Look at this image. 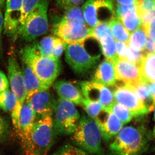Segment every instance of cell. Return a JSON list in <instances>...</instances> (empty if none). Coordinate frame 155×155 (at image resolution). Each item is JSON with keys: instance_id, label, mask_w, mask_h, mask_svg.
Segmentation results:
<instances>
[{"instance_id": "6da1fadb", "label": "cell", "mask_w": 155, "mask_h": 155, "mask_svg": "<svg viewBox=\"0 0 155 155\" xmlns=\"http://www.w3.org/2000/svg\"><path fill=\"white\" fill-rule=\"evenodd\" d=\"M21 61L33 70L41 81L49 88L61 71L59 59L42 55L37 47L36 41L29 43L20 51Z\"/></svg>"}, {"instance_id": "7a4b0ae2", "label": "cell", "mask_w": 155, "mask_h": 155, "mask_svg": "<svg viewBox=\"0 0 155 155\" xmlns=\"http://www.w3.org/2000/svg\"><path fill=\"white\" fill-rule=\"evenodd\" d=\"M55 136L52 117L47 115L36 119L21 143L27 155H48Z\"/></svg>"}, {"instance_id": "3957f363", "label": "cell", "mask_w": 155, "mask_h": 155, "mask_svg": "<svg viewBox=\"0 0 155 155\" xmlns=\"http://www.w3.org/2000/svg\"><path fill=\"white\" fill-rule=\"evenodd\" d=\"M150 137L142 129L122 128L110 145L108 155H142L148 149Z\"/></svg>"}, {"instance_id": "277c9868", "label": "cell", "mask_w": 155, "mask_h": 155, "mask_svg": "<svg viewBox=\"0 0 155 155\" xmlns=\"http://www.w3.org/2000/svg\"><path fill=\"white\" fill-rule=\"evenodd\" d=\"M74 145L90 155H106L102 146L100 128L94 119L85 115L81 116L72 134Z\"/></svg>"}, {"instance_id": "5b68a950", "label": "cell", "mask_w": 155, "mask_h": 155, "mask_svg": "<svg viewBox=\"0 0 155 155\" xmlns=\"http://www.w3.org/2000/svg\"><path fill=\"white\" fill-rule=\"evenodd\" d=\"M49 4V0H40L28 14L19 29V38L29 43L47 32Z\"/></svg>"}, {"instance_id": "8992f818", "label": "cell", "mask_w": 155, "mask_h": 155, "mask_svg": "<svg viewBox=\"0 0 155 155\" xmlns=\"http://www.w3.org/2000/svg\"><path fill=\"white\" fill-rule=\"evenodd\" d=\"M54 114L53 125L55 135L72 134L80 119V114L74 104L60 98L57 100Z\"/></svg>"}, {"instance_id": "52a82bcc", "label": "cell", "mask_w": 155, "mask_h": 155, "mask_svg": "<svg viewBox=\"0 0 155 155\" xmlns=\"http://www.w3.org/2000/svg\"><path fill=\"white\" fill-rule=\"evenodd\" d=\"M84 42L66 44L65 60L78 74H84L94 69L99 61L100 55H92L87 51Z\"/></svg>"}, {"instance_id": "ba28073f", "label": "cell", "mask_w": 155, "mask_h": 155, "mask_svg": "<svg viewBox=\"0 0 155 155\" xmlns=\"http://www.w3.org/2000/svg\"><path fill=\"white\" fill-rule=\"evenodd\" d=\"M81 9L86 24L92 28L103 22H109L114 15L112 0H88Z\"/></svg>"}, {"instance_id": "9c48e42d", "label": "cell", "mask_w": 155, "mask_h": 155, "mask_svg": "<svg viewBox=\"0 0 155 155\" xmlns=\"http://www.w3.org/2000/svg\"><path fill=\"white\" fill-rule=\"evenodd\" d=\"M55 35L65 44L84 42L92 38L93 28L85 24L60 20L54 28Z\"/></svg>"}, {"instance_id": "30bf717a", "label": "cell", "mask_w": 155, "mask_h": 155, "mask_svg": "<svg viewBox=\"0 0 155 155\" xmlns=\"http://www.w3.org/2000/svg\"><path fill=\"white\" fill-rule=\"evenodd\" d=\"M113 93L116 102L128 109L134 117L141 116L150 112L131 84L125 83L116 86Z\"/></svg>"}, {"instance_id": "8fae6325", "label": "cell", "mask_w": 155, "mask_h": 155, "mask_svg": "<svg viewBox=\"0 0 155 155\" xmlns=\"http://www.w3.org/2000/svg\"><path fill=\"white\" fill-rule=\"evenodd\" d=\"M8 77L11 91L17 98V103L13 110L20 112L26 100V94L22 78L21 67L17 59L11 55L8 61Z\"/></svg>"}, {"instance_id": "7c38bea8", "label": "cell", "mask_w": 155, "mask_h": 155, "mask_svg": "<svg viewBox=\"0 0 155 155\" xmlns=\"http://www.w3.org/2000/svg\"><path fill=\"white\" fill-rule=\"evenodd\" d=\"M23 0H5L4 33L11 40L19 38Z\"/></svg>"}, {"instance_id": "4fadbf2b", "label": "cell", "mask_w": 155, "mask_h": 155, "mask_svg": "<svg viewBox=\"0 0 155 155\" xmlns=\"http://www.w3.org/2000/svg\"><path fill=\"white\" fill-rule=\"evenodd\" d=\"M84 97L97 102L104 107L109 108L114 101V95L107 87L95 81H81L79 83Z\"/></svg>"}, {"instance_id": "5bb4252c", "label": "cell", "mask_w": 155, "mask_h": 155, "mask_svg": "<svg viewBox=\"0 0 155 155\" xmlns=\"http://www.w3.org/2000/svg\"><path fill=\"white\" fill-rule=\"evenodd\" d=\"M94 120L99 127L102 138L106 143L119 133L123 125L109 108H104Z\"/></svg>"}, {"instance_id": "9a60e30c", "label": "cell", "mask_w": 155, "mask_h": 155, "mask_svg": "<svg viewBox=\"0 0 155 155\" xmlns=\"http://www.w3.org/2000/svg\"><path fill=\"white\" fill-rule=\"evenodd\" d=\"M26 101L36 114L37 118L47 115L52 116L57 102L49 89L38 92Z\"/></svg>"}, {"instance_id": "2e32d148", "label": "cell", "mask_w": 155, "mask_h": 155, "mask_svg": "<svg viewBox=\"0 0 155 155\" xmlns=\"http://www.w3.org/2000/svg\"><path fill=\"white\" fill-rule=\"evenodd\" d=\"M114 65L117 80L133 86L143 81L137 65L119 58Z\"/></svg>"}, {"instance_id": "e0dca14e", "label": "cell", "mask_w": 155, "mask_h": 155, "mask_svg": "<svg viewBox=\"0 0 155 155\" xmlns=\"http://www.w3.org/2000/svg\"><path fill=\"white\" fill-rule=\"evenodd\" d=\"M36 118V114L25 101L20 110L18 125L15 128L21 142L28 135Z\"/></svg>"}, {"instance_id": "ac0fdd59", "label": "cell", "mask_w": 155, "mask_h": 155, "mask_svg": "<svg viewBox=\"0 0 155 155\" xmlns=\"http://www.w3.org/2000/svg\"><path fill=\"white\" fill-rule=\"evenodd\" d=\"M54 87L60 98L75 104L82 105L83 95L79 89L71 82L65 80L58 81L54 84Z\"/></svg>"}, {"instance_id": "d6986e66", "label": "cell", "mask_w": 155, "mask_h": 155, "mask_svg": "<svg viewBox=\"0 0 155 155\" xmlns=\"http://www.w3.org/2000/svg\"><path fill=\"white\" fill-rule=\"evenodd\" d=\"M21 68L26 100L38 92L49 89L42 83L31 68L22 61Z\"/></svg>"}, {"instance_id": "ffe728a7", "label": "cell", "mask_w": 155, "mask_h": 155, "mask_svg": "<svg viewBox=\"0 0 155 155\" xmlns=\"http://www.w3.org/2000/svg\"><path fill=\"white\" fill-rule=\"evenodd\" d=\"M114 64L105 59L97 67L93 81L107 87H113L116 83Z\"/></svg>"}, {"instance_id": "44dd1931", "label": "cell", "mask_w": 155, "mask_h": 155, "mask_svg": "<svg viewBox=\"0 0 155 155\" xmlns=\"http://www.w3.org/2000/svg\"><path fill=\"white\" fill-rule=\"evenodd\" d=\"M139 68L143 81L155 82V53L145 54Z\"/></svg>"}, {"instance_id": "7402d4cb", "label": "cell", "mask_w": 155, "mask_h": 155, "mask_svg": "<svg viewBox=\"0 0 155 155\" xmlns=\"http://www.w3.org/2000/svg\"><path fill=\"white\" fill-rule=\"evenodd\" d=\"M97 41L99 44L102 52L106 59L114 64L119 58L116 54V40L111 32L106 34Z\"/></svg>"}, {"instance_id": "603a6c76", "label": "cell", "mask_w": 155, "mask_h": 155, "mask_svg": "<svg viewBox=\"0 0 155 155\" xmlns=\"http://www.w3.org/2000/svg\"><path fill=\"white\" fill-rule=\"evenodd\" d=\"M109 25L112 36L115 40L128 44L130 33L118 18L114 15L109 21Z\"/></svg>"}, {"instance_id": "cb8c5ba5", "label": "cell", "mask_w": 155, "mask_h": 155, "mask_svg": "<svg viewBox=\"0 0 155 155\" xmlns=\"http://www.w3.org/2000/svg\"><path fill=\"white\" fill-rule=\"evenodd\" d=\"M133 87L135 88L139 97L143 102L149 110H153L155 105L153 101L150 90L147 83L143 81Z\"/></svg>"}, {"instance_id": "d4e9b609", "label": "cell", "mask_w": 155, "mask_h": 155, "mask_svg": "<svg viewBox=\"0 0 155 155\" xmlns=\"http://www.w3.org/2000/svg\"><path fill=\"white\" fill-rule=\"evenodd\" d=\"M130 33L142 27L141 19L137 11L127 12L119 19Z\"/></svg>"}, {"instance_id": "484cf974", "label": "cell", "mask_w": 155, "mask_h": 155, "mask_svg": "<svg viewBox=\"0 0 155 155\" xmlns=\"http://www.w3.org/2000/svg\"><path fill=\"white\" fill-rule=\"evenodd\" d=\"M147 40V36L146 33L141 27L131 33L128 45L133 49L143 51Z\"/></svg>"}, {"instance_id": "4316f807", "label": "cell", "mask_w": 155, "mask_h": 155, "mask_svg": "<svg viewBox=\"0 0 155 155\" xmlns=\"http://www.w3.org/2000/svg\"><path fill=\"white\" fill-rule=\"evenodd\" d=\"M61 20L65 22H77L86 24L81 8L78 6H72L66 9Z\"/></svg>"}, {"instance_id": "83f0119b", "label": "cell", "mask_w": 155, "mask_h": 155, "mask_svg": "<svg viewBox=\"0 0 155 155\" xmlns=\"http://www.w3.org/2000/svg\"><path fill=\"white\" fill-rule=\"evenodd\" d=\"M17 98L9 89L0 92V109L6 112H12L17 103Z\"/></svg>"}, {"instance_id": "f1b7e54d", "label": "cell", "mask_w": 155, "mask_h": 155, "mask_svg": "<svg viewBox=\"0 0 155 155\" xmlns=\"http://www.w3.org/2000/svg\"><path fill=\"white\" fill-rule=\"evenodd\" d=\"M109 108L123 124L130 122L134 117L133 114L128 109L115 101Z\"/></svg>"}, {"instance_id": "f546056e", "label": "cell", "mask_w": 155, "mask_h": 155, "mask_svg": "<svg viewBox=\"0 0 155 155\" xmlns=\"http://www.w3.org/2000/svg\"><path fill=\"white\" fill-rule=\"evenodd\" d=\"M55 36H47L43 38L39 42H36L37 47L42 55L53 57L54 42Z\"/></svg>"}, {"instance_id": "4dcf8cb0", "label": "cell", "mask_w": 155, "mask_h": 155, "mask_svg": "<svg viewBox=\"0 0 155 155\" xmlns=\"http://www.w3.org/2000/svg\"><path fill=\"white\" fill-rule=\"evenodd\" d=\"M81 105L83 106L88 116L94 120L104 108L100 103L93 101L84 97Z\"/></svg>"}, {"instance_id": "1f68e13d", "label": "cell", "mask_w": 155, "mask_h": 155, "mask_svg": "<svg viewBox=\"0 0 155 155\" xmlns=\"http://www.w3.org/2000/svg\"><path fill=\"white\" fill-rule=\"evenodd\" d=\"M52 155H90L75 145H65L59 148Z\"/></svg>"}, {"instance_id": "d6a6232c", "label": "cell", "mask_w": 155, "mask_h": 155, "mask_svg": "<svg viewBox=\"0 0 155 155\" xmlns=\"http://www.w3.org/2000/svg\"><path fill=\"white\" fill-rule=\"evenodd\" d=\"M136 5L137 12L140 17L145 13L155 9V0H138Z\"/></svg>"}, {"instance_id": "836d02e7", "label": "cell", "mask_w": 155, "mask_h": 155, "mask_svg": "<svg viewBox=\"0 0 155 155\" xmlns=\"http://www.w3.org/2000/svg\"><path fill=\"white\" fill-rule=\"evenodd\" d=\"M145 54V53L143 51H137L133 49L128 44L125 60L139 66Z\"/></svg>"}, {"instance_id": "e575fe53", "label": "cell", "mask_w": 155, "mask_h": 155, "mask_svg": "<svg viewBox=\"0 0 155 155\" xmlns=\"http://www.w3.org/2000/svg\"><path fill=\"white\" fill-rule=\"evenodd\" d=\"M39 1L40 0H23L19 29L24 24L28 14Z\"/></svg>"}, {"instance_id": "d590c367", "label": "cell", "mask_w": 155, "mask_h": 155, "mask_svg": "<svg viewBox=\"0 0 155 155\" xmlns=\"http://www.w3.org/2000/svg\"><path fill=\"white\" fill-rule=\"evenodd\" d=\"M136 5H123L117 4L114 9V16L119 19L125 14L131 11H136Z\"/></svg>"}, {"instance_id": "8d00e7d4", "label": "cell", "mask_w": 155, "mask_h": 155, "mask_svg": "<svg viewBox=\"0 0 155 155\" xmlns=\"http://www.w3.org/2000/svg\"><path fill=\"white\" fill-rule=\"evenodd\" d=\"M65 44H66L61 38L58 36H55L53 50V58L57 59H60L63 51L65 49Z\"/></svg>"}, {"instance_id": "74e56055", "label": "cell", "mask_w": 155, "mask_h": 155, "mask_svg": "<svg viewBox=\"0 0 155 155\" xmlns=\"http://www.w3.org/2000/svg\"><path fill=\"white\" fill-rule=\"evenodd\" d=\"M146 33L147 38L155 41V17L147 25L142 26Z\"/></svg>"}, {"instance_id": "f35d334b", "label": "cell", "mask_w": 155, "mask_h": 155, "mask_svg": "<svg viewBox=\"0 0 155 155\" xmlns=\"http://www.w3.org/2000/svg\"><path fill=\"white\" fill-rule=\"evenodd\" d=\"M116 51L119 59L125 60L127 54L128 44L122 41H116Z\"/></svg>"}, {"instance_id": "ab89813d", "label": "cell", "mask_w": 155, "mask_h": 155, "mask_svg": "<svg viewBox=\"0 0 155 155\" xmlns=\"http://www.w3.org/2000/svg\"><path fill=\"white\" fill-rule=\"evenodd\" d=\"M8 132L9 125L8 122L0 116V142L6 138Z\"/></svg>"}, {"instance_id": "60d3db41", "label": "cell", "mask_w": 155, "mask_h": 155, "mask_svg": "<svg viewBox=\"0 0 155 155\" xmlns=\"http://www.w3.org/2000/svg\"><path fill=\"white\" fill-rule=\"evenodd\" d=\"M85 0H63L59 5L65 9L72 6H78L81 5Z\"/></svg>"}, {"instance_id": "b9f144b4", "label": "cell", "mask_w": 155, "mask_h": 155, "mask_svg": "<svg viewBox=\"0 0 155 155\" xmlns=\"http://www.w3.org/2000/svg\"><path fill=\"white\" fill-rule=\"evenodd\" d=\"M4 31V15L0 10V56L2 55L3 45L2 35Z\"/></svg>"}, {"instance_id": "7bdbcfd3", "label": "cell", "mask_w": 155, "mask_h": 155, "mask_svg": "<svg viewBox=\"0 0 155 155\" xmlns=\"http://www.w3.org/2000/svg\"><path fill=\"white\" fill-rule=\"evenodd\" d=\"M8 79L2 71L0 70V92L4 91L8 89Z\"/></svg>"}, {"instance_id": "ee69618b", "label": "cell", "mask_w": 155, "mask_h": 155, "mask_svg": "<svg viewBox=\"0 0 155 155\" xmlns=\"http://www.w3.org/2000/svg\"><path fill=\"white\" fill-rule=\"evenodd\" d=\"M143 51L145 54H153L155 53V41L148 38Z\"/></svg>"}, {"instance_id": "f6af8a7d", "label": "cell", "mask_w": 155, "mask_h": 155, "mask_svg": "<svg viewBox=\"0 0 155 155\" xmlns=\"http://www.w3.org/2000/svg\"><path fill=\"white\" fill-rule=\"evenodd\" d=\"M118 4L123 5H131L136 4L138 0H114Z\"/></svg>"}, {"instance_id": "bcb514c9", "label": "cell", "mask_w": 155, "mask_h": 155, "mask_svg": "<svg viewBox=\"0 0 155 155\" xmlns=\"http://www.w3.org/2000/svg\"><path fill=\"white\" fill-rule=\"evenodd\" d=\"M147 84L150 90L153 101L155 105V82H148Z\"/></svg>"}, {"instance_id": "7dc6e473", "label": "cell", "mask_w": 155, "mask_h": 155, "mask_svg": "<svg viewBox=\"0 0 155 155\" xmlns=\"http://www.w3.org/2000/svg\"><path fill=\"white\" fill-rule=\"evenodd\" d=\"M5 5V0H0V10L2 11Z\"/></svg>"}, {"instance_id": "c3c4849f", "label": "cell", "mask_w": 155, "mask_h": 155, "mask_svg": "<svg viewBox=\"0 0 155 155\" xmlns=\"http://www.w3.org/2000/svg\"><path fill=\"white\" fill-rule=\"evenodd\" d=\"M63 0H56V2H57L58 4H59Z\"/></svg>"}, {"instance_id": "681fc988", "label": "cell", "mask_w": 155, "mask_h": 155, "mask_svg": "<svg viewBox=\"0 0 155 155\" xmlns=\"http://www.w3.org/2000/svg\"><path fill=\"white\" fill-rule=\"evenodd\" d=\"M153 135L155 137V126L154 128L153 131Z\"/></svg>"}, {"instance_id": "f907efd6", "label": "cell", "mask_w": 155, "mask_h": 155, "mask_svg": "<svg viewBox=\"0 0 155 155\" xmlns=\"http://www.w3.org/2000/svg\"><path fill=\"white\" fill-rule=\"evenodd\" d=\"M154 116H155V112Z\"/></svg>"}]
</instances>
